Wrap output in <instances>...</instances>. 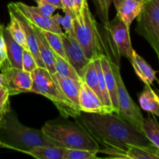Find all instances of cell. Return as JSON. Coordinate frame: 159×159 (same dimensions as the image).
Returning a JSON list of instances; mask_svg holds the SVG:
<instances>
[{"instance_id":"obj_28","label":"cell","mask_w":159,"mask_h":159,"mask_svg":"<svg viewBox=\"0 0 159 159\" xmlns=\"http://www.w3.org/2000/svg\"><path fill=\"white\" fill-rule=\"evenodd\" d=\"M157 149L132 146L126 152L127 159H159L156 154Z\"/></svg>"},{"instance_id":"obj_20","label":"cell","mask_w":159,"mask_h":159,"mask_svg":"<svg viewBox=\"0 0 159 159\" xmlns=\"http://www.w3.org/2000/svg\"><path fill=\"white\" fill-rule=\"evenodd\" d=\"M139 103L143 110L159 117V96L151 85H145L139 95Z\"/></svg>"},{"instance_id":"obj_10","label":"cell","mask_w":159,"mask_h":159,"mask_svg":"<svg viewBox=\"0 0 159 159\" xmlns=\"http://www.w3.org/2000/svg\"><path fill=\"white\" fill-rule=\"evenodd\" d=\"M2 73L5 78V87L8 89L10 96L30 92L33 85L30 72L9 66Z\"/></svg>"},{"instance_id":"obj_30","label":"cell","mask_w":159,"mask_h":159,"mask_svg":"<svg viewBox=\"0 0 159 159\" xmlns=\"http://www.w3.org/2000/svg\"><path fill=\"white\" fill-rule=\"evenodd\" d=\"M98 152L82 150V149L65 148L63 154V159H97Z\"/></svg>"},{"instance_id":"obj_21","label":"cell","mask_w":159,"mask_h":159,"mask_svg":"<svg viewBox=\"0 0 159 159\" xmlns=\"http://www.w3.org/2000/svg\"><path fill=\"white\" fill-rule=\"evenodd\" d=\"M65 149L57 146H37L30 149L26 155L38 159H63Z\"/></svg>"},{"instance_id":"obj_8","label":"cell","mask_w":159,"mask_h":159,"mask_svg":"<svg viewBox=\"0 0 159 159\" xmlns=\"http://www.w3.org/2000/svg\"><path fill=\"white\" fill-rule=\"evenodd\" d=\"M7 8L18 13L25 20H27L30 24L40 29L58 34H62L64 33L61 26L59 25L52 16L49 17L43 15L39 10L37 6H28L21 2H16L9 3Z\"/></svg>"},{"instance_id":"obj_6","label":"cell","mask_w":159,"mask_h":159,"mask_svg":"<svg viewBox=\"0 0 159 159\" xmlns=\"http://www.w3.org/2000/svg\"><path fill=\"white\" fill-rule=\"evenodd\" d=\"M136 32L159 54V0H148L137 17Z\"/></svg>"},{"instance_id":"obj_39","label":"cell","mask_w":159,"mask_h":159,"mask_svg":"<svg viewBox=\"0 0 159 159\" xmlns=\"http://www.w3.org/2000/svg\"><path fill=\"white\" fill-rule=\"evenodd\" d=\"M135 1L140 2H142V3H145L146 2H148V0H135Z\"/></svg>"},{"instance_id":"obj_17","label":"cell","mask_w":159,"mask_h":159,"mask_svg":"<svg viewBox=\"0 0 159 159\" xmlns=\"http://www.w3.org/2000/svg\"><path fill=\"white\" fill-rule=\"evenodd\" d=\"M3 36L6 45L7 57L9 66L23 69V48L12 38L6 27H3Z\"/></svg>"},{"instance_id":"obj_15","label":"cell","mask_w":159,"mask_h":159,"mask_svg":"<svg viewBox=\"0 0 159 159\" xmlns=\"http://www.w3.org/2000/svg\"><path fill=\"white\" fill-rule=\"evenodd\" d=\"M130 61L137 75L145 85H151L155 80H158L156 77L157 71H155L134 49L132 51V56Z\"/></svg>"},{"instance_id":"obj_22","label":"cell","mask_w":159,"mask_h":159,"mask_svg":"<svg viewBox=\"0 0 159 159\" xmlns=\"http://www.w3.org/2000/svg\"><path fill=\"white\" fill-rule=\"evenodd\" d=\"M96 67V73L98 76V82H99V87L100 90L101 95H102V103L104 107L106 113H114L112 105L111 99H110V95H109L108 89H107V84H106L105 79H104L103 72H102V66H101L100 57H98L93 60Z\"/></svg>"},{"instance_id":"obj_37","label":"cell","mask_w":159,"mask_h":159,"mask_svg":"<svg viewBox=\"0 0 159 159\" xmlns=\"http://www.w3.org/2000/svg\"><path fill=\"white\" fill-rule=\"evenodd\" d=\"M36 2L38 1H40V0H34ZM43 1L48 2L52 3L53 5L56 6L57 7V9H62V4H61V0H43Z\"/></svg>"},{"instance_id":"obj_12","label":"cell","mask_w":159,"mask_h":159,"mask_svg":"<svg viewBox=\"0 0 159 159\" xmlns=\"http://www.w3.org/2000/svg\"><path fill=\"white\" fill-rule=\"evenodd\" d=\"M79 101V109L82 113H106L99 98L83 81L80 84Z\"/></svg>"},{"instance_id":"obj_3","label":"cell","mask_w":159,"mask_h":159,"mask_svg":"<svg viewBox=\"0 0 159 159\" xmlns=\"http://www.w3.org/2000/svg\"><path fill=\"white\" fill-rule=\"evenodd\" d=\"M64 119L47 121L41 130L64 148L96 151L99 153V144L80 124Z\"/></svg>"},{"instance_id":"obj_5","label":"cell","mask_w":159,"mask_h":159,"mask_svg":"<svg viewBox=\"0 0 159 159\" xmlns=\"http://www.w3.org/2000/svg\"><path fill=\"white\" fill-rule=\"evenodd\" d=\"M73 27L75 37L89 60H94L101 54H104L102 52L103 42L102 36L88 2L85 3L79 15L73 19Z\"/></svg>"},{"instance_id":"obj_40","label":"cell","mask_w":159,"mask_h":159,"mask_svg":"<svg viewBox=\"0 0 159 159\" xmlns=\"http://www.w3.org/2000/svg\"><path fill=\"white\" fill-rule=\"evenodd\" d=\"M156 154L158 155V156L159 157V150H158V149H157V151H156Z\"/></svg>"},{"instance_id":"obj_29","label":"cell","mask_w":159,"mask_h":159,"mask_svg":"<svg viewBox=\"0 0 159 159\" xmlns=\"http://www.w3.org/2000/svg\"><path fill=\"white\" fill-rule=\"evenodd\" d=\"M41 30L43 32L44 37H46L47 40H48L51 49L54 51H55L57 54H59L62 57L66 59V55H65V49H64L63 40H62L61 34H56V33L45 30Z\"/></svg>"},{"instance_id":"obj_42","label":"cell","mask_w":159,"mask_h":159,"mask_svg":"<svg viewBox=\"0 0 159 159\" xmlns=\"http://www.w3.org/2000/svg\"><path fill=\"white\" fill-rule=\"evenodd\" d=\"M1 123H2V121H0V125H1Z\"/></svg>"},{"instance_id":"obj_14","label":"cell","mask_w":159,"mask_h":159,"mask_svg":"<svg viewBox=\"0 0 159 159\" xmlns=\"http://www.w3.org/2000/svg\"><path fill=\"white\" fill-rule=\"evenodd\" d=\"M99 57H100L101 66H102L104 79H105L110 99H111L112 105H113V111L115 113L118 114L119 113V104H118L117 98V85H116L114 73L112 69L108 57L105 54H101Z\"/></svg>"},{"instance_id":"obj_34","label":"cell","mask_w":159,"mask_h":159,"mask_svg":"<svg viewBox=\"0 0 159 159\" xmlns=\"http://www.w3.org/2000/svg\"><path fill=\"white\" fill-rule=\"evenodd\" d=\"M22 63H23V69L27 72L31 73L38 67L34 57L30 51L27 49H23Z\"/></svg>"},{"instance_id":"obj_24","label":"cell","mask_w":159,"mask_h":159,"mask_svg":"<svg viewBox=\"0 0 159 159\" xmlns=\"http://www.w3.org/2000/svg\"><path fill=\"white\" fill-rule=\"evenodd\" d=\"M52 52L54 57V65H55L56 73L63 76V77L70 78V79L77 81V82H82V79H80V77L77 74L74 68L71 66V64L66 59L57 54L53 50Z\"/></svg>"},{"instance_id":"obj_31","label":"cell","mask_w":159,"mask_h":159,"mask_svg":"<svg viewBox=\"0 0 159 159\" xmlns=\"http://www.w3.org/2000/svg\"><path fill=\"white\" fill-rule=\"evenodd\" d=\"M52 17L59 25L61 26L62 29H65V34H68V35L75 37L74 27H73V19L71 16L65 13V16H60L59 14H57L54 16H52Z\"/></svg>"},{"instance_id":"obj_26","label":"cell","mask_w":159,"mask_h":159,"mask_svg":"<svg viewBox=\"0 0 159 159\" xmlns=\"http://www.w3.org/2000/svg\"><path fill=\"white\" fill-rule=\"evenodd\" d=\"M93 2L96 8V13L103 26L104 33L109 38H111L110 30H109V27H110L109 10L113 2V0H93Z\"/></svg>"},{"instance_id":"obj_38","label":"cell","mask_w":159,"mask_h":159,"mask_svg":"<svg viewBox=\"0 0 159 159\" xmlns=\"http://www.w3.org/2000/svg\"><path fill=\"white\" fill-rule=\"evenodd\" d=\"M5 87V78L2 73H0V88Z\"/></svg>"},{"instance_id":"obj_23","label":"cell","mask_w":159,"mask_h":159,"mask_svg":"<svg viewBox=\"0 0 159 159\" xmlns=\"http://www.w3.org/2000/svg\"><path fill=\"white\" fill-rule=\"evenodd\" d=\"M142 130L148 139L159 150V124L153 114L148 113L147 117L144 118Z\"/></svg>"},{"instance_id":"obj_18","label":"cell","mask_w":159,"mask_h":159,"mask_svg":"<svg viewBox=\"0 0 159 159\" xmlns=\"http://www.w3.org/2000/svg\"><path fill=\"white\" fill-rule=\"evenodd\" d=\"M8 10L12 11V12L15 14L16 18L18 19L19 21H20V24L22 25V27H23V30H24L25 32V36H26V43H27L28 50L30 51L31 54H32L33 56L34 57V58H35L36 62H37L38 67L45 68L44 64H43V61H42L40 52H39L38 44H37V38H36L35 33H34V29H33V26L27 21V20H25L23 16L19 15L18 13L13 12V11L11 10V9H8Z\"/></svg>"},{"instance_id":"obj_33","label":"cell","mask_w":159,"mask_h":159,"mask_svg":"<svg viewBox=\"0 0 159 159\" xmlns=\"http://www.w3.org/2000/svg\"><path fill=\"white\" fill-rule=\"evenodd\" d=\"M3 27L4 26L0 23V70L1 71H4L6 68L9 67L6 45L3 36Z\"/></svg>"},{"instance_id":"obj_13","label":"cell","mask_w":159,"mask_h":159,"mask_svg":"<svg viewBox=\"0 0 159 159\" xmlns=\"http://www.w3.org/2000/svg\"><path fill=\"white\" fill-rule=\"evenodd\" d=\"M113 3L116 8V16L129 27L141 13L144 4L135 0H113Z\"/></svg>"},{"instance_id":"obj_1","label":"cell","mask_w":159,"mask_h":159,"mask_svg":"<svg viewBox=\"0 0 159 159\" xmlns=\"http://www.w3.org/2000/svg\"><path fill=\"white\" fill-rule=\"evenodd\" d=\"M75 120L105 146L99 153L109 155V158H126V152L132 146L157 149L143 130L115 113H81Z\"/></svg>"},{"instance_id":"obj_2","label":"cell","mask_w":159,"mask_h":159,"mask_svg":"<svg viewBox=\"0 0 159 159\" xmlns=\"http://www.w3.org/2000/svg\"><path fill=\"white\" fill-rule=\"evenodd\" d=\"M0 142L1 147L26 152L32 148L37 146H57V142L47 136L40 129L32 128L23 125L12 110H9L2 119L0 125Z\"/></svg>"},{"instance_id":"obj_41","label":"cell","mask_w":159,"mask_h":159,"mask_svg":"<svg viewBox=\"0 0 159 159\" xmlns=\"http://www.w3.org/2000/svg\"><path fill=\"white\" fill-rule=\"evenodd\" d=\"M157 56H158V61H159V54H158V55H157Z\"/></svg>"},{"instance_id":"obj_43","label":"cell","mask_w":159,"mask_h":159,"mask_svg":"<svg viewBox=\"0 0 159 159\" xmlns=\"http://www.w3.org/2000/svg\"><path fill=\"white\" fill-rule=\"evenodd\" d=\"M0 147H1V142H0Z\"/></svg>"},{"instance_id":"obj_4","label":"cell","mask_w":159,"mask_h":159,"mask_svg":"<svg viewBox=\"0 0 159 159\" xmlns=\"http://www.w3.org/2000/svg\"><path fill=\"white\" fill-rule=\"evenodd\" d=\"M31 76L33 85L30 93L40 94L50 99L63 118L72 117L75 119L80 115L82 112L78 110L64 94L55 73L52 74L45 68L37 67L31 72Z\"/></svg>"},{"instance_id":"obj_16","label":"cell","mask_w":159,"mask_h":159,"mask_svg":"<svg viewBox=\"0 0 159 159\" xmlns=\"http://www.w3.org/2000/svg\"><path fill=\"white\" fill-rule=\"evenodd\" d=\"M32 26L34 33H35L36 38H37L39 52H40L42 61L44 64L45 68L48 69L51 73L54 74V73H56V71L55 65H54V57L53 55L52 50H51L46 37L43 35L41 29L34 26V25H32Z\"/></svg>"},{"instance_id":"obj_32","label":"cell","mask_w":159,"mask_h":159,"mask_svg":"<svg viewBox=\"0 0 159 159\" xmlns=\"http://www.w3.org/2000/svg\"><path fill=\"white\" fill-rule=\"evenodd\" d=\"M9 91L6 87L0 88V121L2 120L6 113L11 110Z\"/></svg>"},{"instance_id":"obj_7","label":"cell","mask_w":159,"mask_h":159,"mask_svg":"<svg viewBox=\"0 0 159 159\" xmlns=\"http://www.w3.org/2000/svg\"><path fill=\"white\" fill-rule=\"evenodd\" d=\"M110 63L114 73L116 85H117V98L118 104H119L118 115L126 120L129 121L137 128L142 130L144 118L143 117L141 110L130 97V94L126 89L120 74V66H118L110 60Z\"/></svg>"},{"instance_id":"obj_19","label":"cell","mask_w":159,"mask_h":159,"mask_svg":"<svg viewBox=\"0 0 159 159\" xmlns=\"http://www.w3.org/2000/svg\"><path fill=\"white\" fill-rule=\"evenodd\" d=\"M57 80L63 91L64 94L71 102V103L76 107L79 110V89H80V84L82 82H77L75 80L70 79V78L63 77L60 75L55 73ZM81 111V110H80Z\"/></svg>"},{"instance_id":"obj_36","label":"cell","mask_w":159,"mask_h":159,"mask_svg":"<svg viewBox=\"0 0 159 159\" xmlns=\"http://www.w3.org/2000/svg\"><path fill=\"white\" fill-rule=\"evenodd\" d=\"M86 2H88L87 0H75L74 9L76 16H77L78 15H79V13L82 12V8H83V6H85V4Z\"/></svg>"},{"instance_id":"obj_35","label":"cell","mask_w":159,"mask_h":159,"mask_svg":"<svg viewBox=\"0 0 159 159\" xmlns=\"http://www.w3.org/2000/svg\"><path fill=\"white\" fill-rule=\"evenodd\" d=\"M37 8L39 10L42 12L46 16L51 17L53 13L56 9H57V7L52 3L48 2L43 1V0H40V1L37 2Z\"/></svg>"},{"instance_id":"obj_27","label":"cell","mask_w":159,"mask_h":159,"mask_svg":"<svg viewBox=\"0 0 159 159\" xmlns=\"http://www.w3.org/2000/svg\"><path fill=\"white\" fill-rule=\"evenodd\" d=\"M83 81L93 92L96 94V96L99 98L102 102V95H101L100 90L99 87V82H98V76L96 73V67L93 60L90 61L85 69V75L83 77Z\"/></svg>"},{"instance_id":"obj_11","label":"cell","mask_w":159,"mask_h":159,"mask_svg":"<svg viewBox=\"0 0 159 159\" xmlns=\"http://www.w3.org/2000/svg\"><path fill=\"white\" fill-rule=\"evenodd\" d=\"M61 37L67 61L71 64L82 81L90 60L85 57L82 47L74 37L65 32L61 34Z\"/></svg>"},{"instance_id":"obj_9","label":"cell","mask_w":159,"mask_h":159,"mask_svg":"<svg viewBox=\"0 0 159 159\" xmlns=\"http://www.w3.org/2000/svg\"><path fill=\"white\" fill-rule=\"evenodd\" d=\"M110 37L120 55L130 61L132 56V44L130 35V27L117 16L110 21Z\"/></svg>"},{"instance_id":"obj_25","label":"cell","mask_w":159,"mask_h":159,"mask_svg":"<svg viewBox=\"0 0 159 159\" xmlns=\"http://www.w3.org/2000/svg\"><path fill=\"white\" fill-rule=\"evenodd\" d=\"M9 23L8 24V26H6V29L9 30V32L10 33L11 36L12 37V38L23 48V49H27V43H26V36H25V32L23 30V27H22V25L20 24V21H19L18 19L16 18V16H15V14L12 12V11L9 10Z\"/></svg>"},{"instance_id":"obj_44","label":"cell","mask_w":159,"mask_h":159,"mask_svg":"<svg viewBox=\"0 0 159 159\" xmlns=\"http://www.w3.org/2000/svg\"><path fill=\"white\" fill-rule=\"evenodd\" d=\"M157 81H158V84H159V81H158V80H157Z\"/></svg>"}]
</instances>
